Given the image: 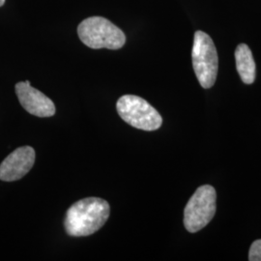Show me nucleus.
Wrapping results in <instances>:
<instances>
[{"instance_id":"nucleus-1","label":"nucleus","mask_w":261,"mask_h":261,"mask_svg":"<svg viewBox=\"0 0 261 261\" xmlns=\"http://www.w3.org/2000/svg\"><path fill=\"white\" fill-rule=\"evenodd\" d=\"M111 214L108 201L99 197H87L76 201L66 213L64 226L73 237L89 236L98 231Z\"/></svg>"},{"instance_id":"nucleus-2","label":"nucleus","mask_w":261,"mask_h":261,"mask_svg":"<svg viewBox=\"0 0 261 261\" xmlns=\"http://www.w3.org/2000/svg\"><path fill=\"white\" fill-rule=\"evenodd\" d=\"M77 34L84 45L95 49H119L126 42L121 29L102 17H91L83 20L77 28Z\"/></svg>"},{"instance_id":"nucleus-3","label":"nucleus","mask_w":261,"mask_h":261,"mask_svg":"<svg viewBox=\"0 0 261 261\" xmlns=\"http://www.w3.org/2000/svg\"><path fill=\"white\" fill-rule=\"evenodd\" d=\"M192 59L198 83L205 89L211 88L218 75L219 58L213 40L203 31L195 33Z\"/></svg>"},{"instance_id":"nucleus-4","label":"nucleus","mask_w":261,"mask_h":261,"mask_svg":"<svg viewBox=\"0 0 261 261\" xmlns=\"http://www.w3.org/2000/svg\"><path fill=\"white\" fill-rule=\"evenodd\" d=\"M116 110L124 121L140 130H158L163 123L160 113L147 101L136 95L122 96L117 101Z\"/></svg>"},{"instance_id":"nucleus-5","label":"nucleus","mask_w":261,"mask_h":261,"mask_svg":"<svg viewBox=\"0 0 261 261\" xmlns=\"http://www.w3.org/2000/svg\"><path fill=\"white\" fill-rule=\"evenodd\" d=\"M216 198L213 187L197 188L184 209V226L189 232L196 233L211 222L216 213Z\"/></svg>"},{"instance_id":"nucleus-6","label":"nucleus","mask_w":261,"mask_h":261,"mask_svg":"<svg viewBox=\"0 0 261 261\" xmlns=\"http://www.w3.org/2000/svg\"><path fill=\"white\" fill-rule=\"evenodd\" d=\"M16 94L21 107L38 117H50L56 113V106L45 94L30 85L29 81L16 84Z\"/></svg>"},{"instance_id":"nucleus-7","label":"nucleus","mask_w":261,"mask_h":261,"mask_svg":"<svg viewBox=\"0 0 261 261\" xmlns=\"http://www.w3.org/2000/svg\"><path fill=\"white\" fill-rule=\"evenodd\" d=\"M35 150L30 146L13 151L0 165V180L12 182L27 175L35 163Z\"/></svg>"},{"instance_id":"nucleus-8","label":"nucleus","mask_w":261,"mask_h":261,"mask_svg":"<svg viewBox=\"0 0 261 261\" xmlns=\"http://www.w3.org/2000/svg\"><path fill=\"white\" fill-rule=\"evenodd\" d=\"M235 60L237 72L243 83L253 84L255 80V63L250 47L246 44H240L235 50Z\"/></svg>"},{"instance_id":"nucleus-9","label":"nucleus","mask_w":261,"mask_h":261,"mask_svg":"<svg viewBox=\"0 0 261 261\" xmlns=\"http://www.w3.org/2000/svg\"><path fill=\"white\" fill-rule=\"evenodd\" d=\"M249 260L261 261V240L252 243L249 252Z\"/></svg>"},{"instance_id":"nucleus-10","label":"nucleus","mask_w":261,"mask_h":261,"mask_svg":"<svg viewBox=\"0 0 261 261\" xmlns=\"http://www.w3.org/2000/svg\"><path fill=\"white\" fill-rule=\"evenodd\" d=\"M5 3V0H0V6H2Z\"/></svg>"}]
</instances>
